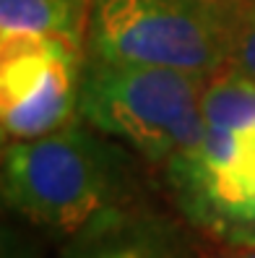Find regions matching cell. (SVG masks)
I'll return each instance as SVG.
<instances>
[{
  "instance_id": "cell-7",
  "label": "cell",
  "mask_w": 255,
  "mask_h": 258,
  "mask_svg": "<svg viewBox=\"0 0 255 258\" xmlns=\"http://www.w3.org/2000/svg\"><path fill=\"white\" fill-rule=\"evenodd\" d=\"M92 0H0V37H50L86 47Z\"/></svg>"
},
{
  "instance_id": "cell-2",
  "label": "cell",
  "mask_w": 255,
  "mask_h": 258,
  "mask_svg": "<svg viewBox=\"0 0 255 258\" xmlns=\"http://www.w3.org/2000/svg\"><path fill=\"white\" fill-rule=\"evenodd\" d=\"M206 76L177 68L86 57L78 115L146 162L167 164L206 139Z\"/></svg>"
},
{
  "instance_id": "cell-5",
  "label": "cell",
  "mask_w": 255,
  "mask_h": 258,
  "mask_svg": "<svg viewBox=\"0 0 255 258\" xmlns=\"http://www.w3.org/2000/svg\"><path fill=\"white\" fill-rule=\"evenodd\" d=\"M86 57L83 47L50 37L3 39L0 125L3 144L39 139L73 123Z\"/></svg>"
},
{
  "instance_id": "cell-11",
  "label": "cell",
  "mask_w": 255,
  "mask_h": 258,
  "mask_svg": "<svg viewBox=\"0 0 255 258\" xmlns=\"http://www.w3.org/2000/svg\"><path fill=\"white\" fill-rule=\"evenodd\" d=\"M229 258H255V242H250V245H234V253Z\"/></svg>"
},
{
  "instance_id": "cell-8",
  "label": "cell",
  "mask_w": 255,
  "mask_h": 258,
  "mask_svg": "<svg viewBox=\"0 0 255 258\" xmlns=\"http://www.w3.org/2000/svg\"><path fill=\"white\" fill-rule=\"evenodd\" d=\"M201 110L208 131L237 133L255 125V81L234 68H224L206 81Z\"/></svg>"
},
{
  "instance_id": "cell-3",
  "label": "cell",
  "mask_w": 255,
  "mask_h": 258,
  "mask_svg": "<svg viewBox=\"0 0 255 258\" xmlns=\"http://www.w3.org/2000/svg\"><path fill=\"white\" fill-rule=\"evenodd\" d=\"M242 0H92L86 50L110 63L177 68L211 79L229 68Z\"/></svg>"
},
{
  "instance_id": "cell-9",
  "label": "cell",
  "mask_w": 255,
  "mask_h": 258,
  "mask_svg": "<svg viewBox=\"0 0 255 258\" xmlns=\"http://www.w3.org/2000/svg\"><path fill=\"white\" fill-rule=\"evenodd\" d=\"M229 68L250 76L255 81V0H242L234 21Z\"/></svg>"
},
{
  "instance_id": "cell-10",
  "label": "cell",
  "mask_w": 255,
  "mask_h": 258,
  "mask_svg": "<svg viewBox=\"0 0 255 258\" xmlns=\"http://www.w3.org/2000/svg\"><path fill=\"white\" fill-rule=\"evenodd\" d=\"M0 258H39V250L21 235L11 232L8 227L3 230V255Z\"/></svg>"
},
{
  "instance_id": "cell-4",
  "label": "cell",
  "mask_w": 255,
  "mask_h": 258,
  "mask_svg": "<svg viewBox=\"0 0 255 258\" xmlns=\"http://www.w3.org/2000/svg\"><path fill=\"white\" fill-rule=\"evenodd\" d=\"M167 183L180 211L229 245L255 242V125L208 131L201 146L167 164Z\"/></svg>"
},
{
  "instance_id": "cell-1",
  "label": "cell",
  "mask_w": 255,
  "mask_h": 258,
  "mask_svg": "<svg viewBox=\"0 0 255 258\" xmlns=\"http://www.w3.org/2000/svg\"><path fill=\"white\" fill-rule=\"evenodd\" d=\"M110 136L81 120L39 139L3 144L6 209L52 235L70 237L89 222L130 204V164Z\"/></svg>"
},
{
  "instance_id": "cell-6",
  "label": "cell",
  "mask_w": 255,
  "mask_h": 258,
  "mask_svg": "<svg viewBox=\"0 0 255 258\" xmlns=\"http://www.w3.org/2000/svg\"><path fill=\"white\" fill-rule=\"evenodd\" d=\"M188 245L177 224L154 211L120 206L104 211L68 237L60 258H185Z\"/></svg>"
}]
</instances>
